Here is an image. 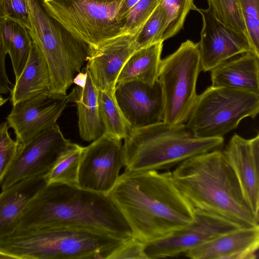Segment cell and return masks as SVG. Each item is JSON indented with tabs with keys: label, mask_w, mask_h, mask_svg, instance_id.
<instances>
[{
	"label": "cell",
	"mask_w": 259,
	"mask_h": 259,
	"mask_svg": "<svg viewBox=\"0 0 259 259\" xmlns=\"http://www.w3.org/2000/svg\"><path fill=\"white\" fill-rule=\"evenodd\" d=\"M122 0L101 3L88 0H41L47 13L90 47L123 33L117 19Z\"/></svg>",
	"instance_id": "obj_9"
},
{
	"label": "cell",
	"mask_w": 259,
	"mask_h": 259,
	"mask_svg": "<svg viewBox=\"0 0 259 259\" xmlns=\"http://www.w3.org/2000/svg\"><path fill=\"white\" fill-rule=\"evenodd\" d=\"M0 258H13V259H15L13 256L5 253L1 250H0Z\"/></svg>",
	"instance_id": "obj_37"
},
{
	"label": "cell",
	"mask_w": 259,
	"mask_h": 259,
	"mask_svg": "<svg viewBox=\"0 0 259 259\" xmlns=\"http://www.w3.org/2000/svg\"><path fill=\"white\" fill-rule=\"evenodd\" d=\"M123 145V166L128 170L169 169L193 156L222 147L223 137L194 135L185 123L162 121L132 128Z\"/></svg>",
	"instance_id": "obj_4"
},
{
	"label": "cell",
	"mask_w": 259,
	"mask_h": 259,
	"mask_svg": "<svg viewBox=\"0 0 259 259\" xmlns=\"http://www.w3.org/2000/svg\"><path fill=\"white\" fill-rule=\"evenodd\" d=\"M159 4L167 16V25L162 41L172 37L183 28L186 17L190 10H196L193 0H159Z\"/></svg>",
	"instance_id": "obj_29"
},
{
	"label": "cell",
	"mask_w": 259,
	"mask_h": 259,
	"mask_svg": "<svg viewBox=\"0 0 259 259\" xmlns=\"http://www.w3.org/2000/svg\"><path fill=\"white\" fill-rule=\"evenodd\" d=\"M200 71L198 43L190 40L161 60L157 80L163 97L162 122L171 125L186 123L197 96Z\"/></svg>",
	"instance_id": "obj_8"
},
{
	"label": "cell",
	"mask_w": 259,
	"mask_h": 259,
	"mask_svg": "<svg viewBox=\"0 0 259 259\" xmlns=\"http://www.w3.org/2000/svg\"><path fill=\"white\" fill-rule=\"evenodd\" d=\"M211 85L259 94V57L251 52L235 56L210 71Z\"/></svg>",
	"instance_id": "obj_20"
},
{
	"label": "cell",
	"mask_w": 259,
	"mask_h": 259,
	"mask_svg": "<svg viewBox=\"0 0 259 259\" xmlns=\"http://www.w3.org/2000/svg\"><path fill=\"white\" fill-rule=\"evenodd\" d=\"M140 0H122L117 13V19L120 22L123 19L127 12Z\"/></svg>",
	"instance_id": "obj_36"
},
{
	"label": "cell",
	"mask_w": 259,
	"mask_h": 259,
	"mask_svg": "<svg viewBox=\"0 0 259 259\" xmlns=\"http://www.w3.org/2000/svg\"><path fill=\"white\" fill-rule=\"evenodd\" d=\"M108 234L64 227L16 231L0 240L15 259H109L125 241Z\"/></svg>",
	"instance_id": "obj_5"
},
{
	"label": "cell",
	"mask_w": 259,
	"mask_h": 259,
	"mask_svg": "<svg viewBox=\"0 0 259 259\" xmlns=\"http://www.w3.org/2000/svg\"><path fill=\"white\" fill-rule=\"evenodd\" d=\"M71 142L56 123L26 144H21L2 183V190L24 179L45 176Z\"/></svg>",
	"instance_id": "obj_12"
},
{
	"label": "cell",
	"mask_w": 259,
	"mask_h": 259,
	"mask_svg": "<svg viewBox=\"0 0 259 259\" xmlns=\"http://www.w3.org/2000/svg\"><path fill=\"white\" fill-rule=\"evenodd\" d=\"M114 95L122 113L132 128L162 121L163 97L158 80L153 85L137 81L116 84Z\"/></svg>",
	"instance_id": "obj_16"
},
{
	"label": "cell",
	"mask_w": 259,
	"mask_h": 259,
	"mask_svg": "<svg viewBox=\"0 0 259 259\" xmlns=\"http://www.w3.org/2000/svg\"><path fill=\"white\" fill-rule=\"evenodd\" d=\"M162 47L160 41L135 51L123 67L116 84L137 81L153 85L158 79Z\"/></svg>",
	"instance_id": "obj_23"
},
{
	"label": "cell",
	"mask_w": 259,
	"mask_h": 259,
	"mask_svg": "<svg viewBox=\"0 0 259 259\" xmlns=\"http://www.w3.org/2000/svg\"><path fill=\"white\" fill-rule=\"evenodd\" d=\"M3 0H0V17L1 16L2 7H3Z\"/></svg>",
	"instance_id": "obj_40"
},
{
	"label": "cell",
	"mask_w": 259,
	"mask_h": 259,
	"mask_svg": "<svg viewBox=\"0 0 259 259\" xmlns=\"http://www.w3.org/2000/svg\"><path fill=\"white\" fill-rule=\"evenodd\" d=\"M56 227L99 231L124 240L134 237L108 194L77 185L47 184L27 205L16 231Z\"/></svg>",
	"instance_id": "obj_2"
},
{
	"label": "cell",
	"mask_w": 259,
	"mask_h": 259,
	"mask_svg": "<svg viewBox=\"0 0 259 259\" xmlns=\"http://www.w3.org/2000/svg\"><path fill=\"white\" fill-rule=\"evenodd\" d=\"M83 86L74 88L69 94L70 102L76 103L78 125L80 138L91 142L100 137L104 132L99 108V90L94 84L89 72Z\"/></svg>",
	"instance_id": "obj_22"
},
{
	"label": "cell",
	"mask_w": 259,
	"mask_h": 259,
	"mask_svg": "<svg viewBox=\"0 0 259 259\" xmlns=\"http://www.w3.org/2000/svg\"><path fill=\"white\" fill-rule=\"evenodd\" d=\"M90 1L101 3H112L116 0H88Z\"/></svg>",
	"instance_id": "obj_38"
},
{
	"label": "cell",
	"mask_w": 259,
	"mask_h": 259,
	"mask_svg": "<svg viewBox=\"0 0 259 259\" xmlns=\"http://www.w3.org/2000/svg\"><path fill=\"white\" fill-rule=\"evenodd\" d=\"M98 103L104 133L121 140L126 138L132 128L122 113L115 97L99 90Z\"/></svg>",
	"instance_id": "obj_26"
},
{
	"label": "cell",
	"mask_w": 259,
	"mask_h": 259,
	"mask_svg": "<svg viewBox=\"0 0 259 259\" xmlns=\"http://www.w3.org/2000/svg\"><path fill=\"white\" fill-rule=\"evenodd\" d=\"M0 39L11 59L15 80L27 62L32 44L28 30L13 20L0 18Z\"/></svg>",
	"instance_id": "obj_24"
},
{
	"label": "cell",
	"mask_w": 259,
	"mask_h": 259,
	"mask_svg": "<svg viewBox=\"0 0 259 259\" xmlns=\"http://www.w3.org/2000/svg\"><path fill=\"white\" fill-rule=\"evenodd\" d=\"M9 127L7 121L0 123V186L21 145L11 137Z\"/></svg>",
	"instance_id": "obj_32"
},
{
	"label": "cell",
	"mask_w": 259,
	"mask_h": 259,
	"mask_svg": "<svg viewBox=\"0 0 259 259\" xmlns=\"http://www.w3.org/2000/svg\"><path fill=\"white\" fill-rule=\"evenodd\" d=\"M259 112V94L212 85L197 95L185 123L195 136L223 137Z\"/></svg>",
	"instance_id": "obj_7"
},
{
	"label": "cell",
	"mask_w": 259,
	"mask_h": 259,
	"mask_svg": "<svg viewBox=\"0 0 259 259\" xmlns=\"http://www.w3.org/2000/svg\"><path fill=\"white\" fill-rule=\"evenodd\" d=\"M50 90L48 65L37 46L32 41L25 65L10 93L11 103L13 106L41 94H50Z\"/></svg>",
	"instance_id": "obj_21"
},
{
	"label": "cell",
	"mask_w": 259,
	"mask_h": 259,
	"mask_svg": "<svg viewBox=\"0 0 259 259\" xmlns=\"http://www.w3.org/2000/svg\"><path fill=\"white\" fill-rule=\"evenodd\" d=\"M171 176L177 189L194 209L222 217L241 228L259 226V217L246 200L221 149L183 161Z\"/></svg>",
	"instance_id": "obj_3"
},
{
	"label": "cell",
	"mask_w": 259,
	"mask_h": 259,
	"mask_svg": "<svg viewBox=\"0 0 259 259\" xmlns=\"http://www.w3.org/2000/svg\"><path fill=\"white\" fill-rule=\"evenodd\" d=\"M135 34L124 33L90 47L87 70L99 91L115 97L117 78L127 60L136 51Z\"/></svg>",
	"instance_id": "obj_15"
},
{
	"label": "cell",
	"mask_w": 259,
	"mask_h": 259,
	"mask_svg": "<svg viewBox=\"0 0 259 259\" xmlns=\"http://www.w3.org/2000/svg\"><path fill=\"white\" fill-rule=\"evenodd\" d=\"M259 246V226L220 235L184 254L192 259H253Z\"/></svg>",
	"instance_id": "obj_18"
},
{
	"label": "cell",
	"mask_w": 259,
	"mask_h": 259,
	"mask_svg": "<svg viewBox=\"0 0 259 259\" xmlns=\"http://www.w3.org/2000/svg\"><path fill=\"white\" fill-rule=\"evenodd\" d=\"M207 2L208 11L219 22L244 35L249 41L244 17L238 0H208Z\"/></svg>",
	"instance_id": "obj_27"
},
{
	"label": "cell",
	"mask_w": 259,
	"mask_h": 259,
	"mask_svg": "<svg viewBox=\"0 0 259 259\" xmlns=\"http://www.w3.org/2000/svg\"><path fill=\"white\" fill-rule=\"evenodd\" d=\"M244 17L249 43L259 57V0H238Z\"/></svg>",
	"instance_id": "obj_31"
},
{
	"label": "cell",
	"mask_w": 259,
	"mask_h": 259,
	"mask_svg": "<svg viewBox=\"0 0 259 259\" xmlns=\"http://www.w3.org/2000/svg\"><path fill=\"white\" fill-rule=\"evenodd\" d=\"M33 41L43 55L50 72V95L61 98L87 61L89 46L52 18L38 0H27Z\"/></svg>",
	"instance_id": "obj_6"
},
{
	"label": "cell",
	"mask_w": 259,
	"mask_h": 259,
	"mask_svg": "<svg viewBox=\"0 0 259 259\" xmlns=\"http://www.w3.org/2000/svg\"><path fill=\"white\" fill-rule=\"evenodd\" d=\"M222 152L238 179L246 200L259 217L258 133L251 139L234 134Z\"/></svg>",
	"instance_id": "obj_17"
},
{
	"label": "cell",
	"mask_w": 259,
	"mask_h": 259,
	"mask_svg": "<svg viewBox=\"0 0 259 259\" xmlns=\"http://www.w3.org/2000/svg\"><path fill=\"white\" fill-rule=\"evenodd\" d=\"M196 11L201 15L203 20L198 42L201 71H210L238 55L247 52L255 54L244 35L223 25L207 9L197 8Z\"/></svg>",
	"instance_id": "obj_14"
},
{
	"label": "cell",
	"mask_w": 259,
	"mask_h": 259,
	"mask_svg": "<svg viewBox=\"0 0 259 259\" xmlns=\"http://www.w3.org/2000/svg\"><path fill=\"white\" fill-rule=\"evenodd\" d=\"M6 55L0 39V95L11 93L13 88V85L6 73L5 67Z\"/></svg>",
	"instance_id": "obj_35"
},
{
	"label": "cell",
	"mask_w": 259,
	"mask_h": 259,
	"mask_svg": "<svg viewBox=\"0 0 259 259\" xmlns=\"http://www.w3.org/2000/svg\"><path fill=\"white\" fill-rule=\"evenodd\" d=\"M47 184L45 177L20 181L0 193V240L13 233L27 205Z\"/></svg>",
	"instance_id": "obj_19"
},
{
	"label": "cell",
	"mask_w": 259,
	"mask_h": 259,
	"mask_svg": "<svg viewBox=\"0 0 259 259\" xmlns=\"http://www.w3.org/2000/svg\"><path fill=\"white\" fill-rule=\"evenodd\" d=\"M0 18L13 20L28 29L30 17L27 0H3Z\"/></svg>",
	"instance_id": "obj_33"
},
{
	"label": "cell",
	"mask_w": 259,
	"mask_h": 259,
	"mask_svg": "<svg viewBox=\"0 0 259 259\" xmlns=\"http://www.w3.org/2000/svg\"><path fill=\"white\" fill-rule=\"evenodd\" d=\"M144 243L133 237L125 241L109 259H146L144 253Z\"/></svg>",
	"instance_id": "obj_34"
},
{
	"label": "cell",
	"mask_w": 259,
	"mask_h": 259,
	"mask_svg": "<svg viewBox=\"0 0 259 259\" xmlns=\"http://www.w3.org/2000/svg\"><path fill=\"white\" fill-rule=\"evenodd\" d=\"M239 228L222 217L194 209L190 223L165 237L144 243V253L146 259L175 256Z\"/></svg>",
	"instance_id": "obj_10"
},
{
	"label": "cell",
	"mask_w": 259,
	"mask_h": 259,
	"mask_svg": "<svg viewBox=\"0 0 259 259\" xmlns=\"http://www.w3.org/2000/svg\"><path fill=\"white\" fill-rule=\"evenodd\" d=\"M134 237L146 243L165 237L194 218V208L175 186L169 171L125 170L107 194Z\"/></svg>",
	"instance_id": "obj_1"
},
{
	"label": "cell",
	"mask_w": 259,
	"mask_h": 259,
	"mask_svg": "<svg viewBox=\"0 0 259 259\" xmlns=\"http://www.w3.org/2000/svg\"><path fill=\"white\" fill-rule=\"evenodd\" d=\"M69 102V94L55 98L41 94L13 105L7 122L14 130L16 140L25 144L56 123Z\"/></svg>",
	"instance_id": "obj_13"
},
{
	"label": "cell",
	"mask_w": 259,
	"mask_h": 259,
	"mask_svg": "<svg viewBox=\"0 0 259 259\" xmlns=\"http://www.w3.org/2000/svg\"><path fill=\"white\" fill-rule=\"evenodd\" d=\"M123 166L121 140L103 133L83 147L76 185L107 194L113 188Z\"/></svg>",
	"instance_id": "obj_11"
},
{
	"label": "cell",
	"mask_w": 259,
	"mask_h": 259,
	"mask_svg": "<svg viewBox=\"0 0 259 259\" xmlns=\"http://www.w3.org/2000/svg\"><path fill=\"white\" fill-rule=\"evenodd\" d=\"M83 149V147L71 142L45 176L47 184L76 185Z\"/></svg>",
	"instance_id": "obj_25"
},
{
	"label": "cell",
	"mask_w": 259,
	"mask_h": 259,
	"mask_svg": "<svg viewBox=\"0 0 259 259\" xmlns=\"http://www.w3.org/2000/svg\"><path fill=\"white\" fill-rule=\"evenodd\" d=\"M159 4V0H140L123 18V31L136 34Z\"/></svg>",
	"instance_id": "obj_30"
},
{
	"label": "cell",
	"mask_w": 259,
	"mask_h": 259,
	"mask_svg": "<svg viewBox=\"0 0 259 259\" xmlns=\"http://www.w3.org/2000/svg\"><path fill=\"white\" fill-rule=\"evenodd\" d=\"M167 16L159 4L135 34L136 50L163 42L162 37L167 25Z\"/></svg>",
	"instance_id": "obj_28"
},
{
	"label": "cell",
	"mask_w": 259,
	"mask_h": 259,
	"mask_svg": "<svg viewBox=\"0 0 259 259\" xmlns=\"http://www.w3.org/2000/svg\"><path fill=\"white\" fill-rule=\"evenodd\" d=\"M7 98H4L1 95H0V107L4 105L8 101Z\"/></svg>",
	"instance_id": "obj_39"
}]
</instances>
